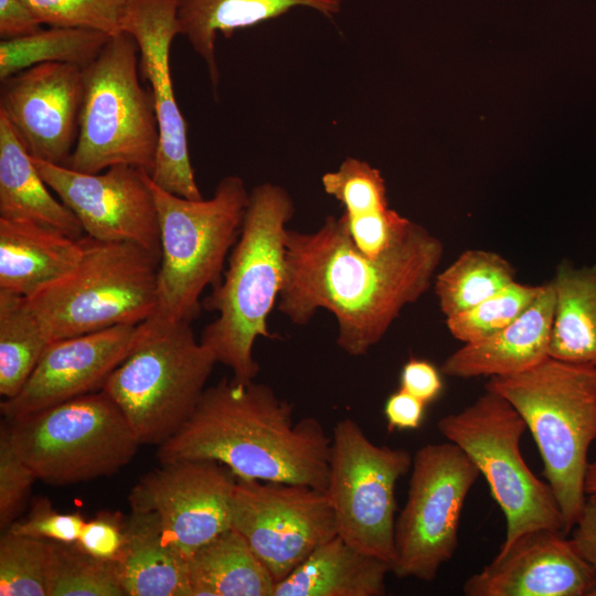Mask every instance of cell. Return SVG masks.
I'll use <instances>...</instances> for the list:
<instances>
[{"label":"cell","mask_w":596,"mask_h":596,"mask_svg":"<svg viewBox=\"0 0 596 596\" xmlns=\"http://www.w3.org/2000/svg\"><path fill=\"white\" fill-rule=\"evenodd\" d=\"M324 192L338 200L345 215L371 214L389 209L381 172L360 159L348 157L334 171L321 178Z\"/></svg>","instance_id":"34"},{"label":"cell","mask_w":596,"mask_h":596,"mask_svg":"<svg viewBox=\"0 0 596 596\" xmlns=\"http://www.w3.org/2000/svg\"><path fill=\"white\" fill-rule=\"evenodd\" d=\"M466 596H596V567L562 531L538 529L468 577Z\"/></svg>","instance_id":"18"},{"label":"cell","mask_w":596,"mask_h":596,"mask_svg":"<svg viewBox=\"0 0 596 596\" xmlns=\"http://www.w3.org/2000/svg\"><path fill=\"white\" fill-rule=\"evenodd\" d=\"M571 532L577 552L596 567V492L586 496L581 515Z\"/></svg>","instance_id":"43"},{"label":"cell","mask_w":596,"mask_h":596,"mask_svg":"<svg viewBox=\"0 0 596 596\" xmlns=\"http://www.w3.org/2000/svg\"><path fill=\"white\" fill-rule=\"evenodd\" d=\"M411 469L407 499L395 520L392 573L429 583L458 547L462 508L480 472L449 440L421 447Z\"/></svg>","instance_id":"11"},{"label":"cell","mask_w":596,"mask_h":596,"mask_svg":"<svg viewBox=\"0 0 596 596\" xmlns=\"http://www.w3.org/2000/svg\"><path fill=\"white\" fill-rule=\"evenodd\" d=\"M443 255V243L413 222L396 245L371 258L354 246L342 217L329 215L316 232L287 231L278 309L300 326L328 310L337 344L361 356L429 289Z\"/></svg>","instance_id":"1"},{"label":"cell","mask_w":596,"mask_h":596,"mask_svg":"<svg viewBox=\"0 0 596 596\" xmlns=\"http://www.w3.org/2000/svg\"><path fill=\"white\" fill-rule=\"evenodd\" d=\"M124 528L120 514L103 512L84 522L76 544L95 557L115 560L123 545Z\"/></svg>","instance_id":"39"},{"label":"cell","mask_w":596,"mask_h":596,"mask_svg":"<svg viewBox=\"0 0 596 596\" xmlns=\"http://www.w3.org/2000/svg\"><path fill=\"white\" fill-rule=\"evenodd\" d=\"M550 281L555 296L550 356L596 366V265L564 260Z\"/></svg>","instance_id":"26"},{"label":"cell","mask_w":596,"mask_h":596,"mask_svg":"<svg viewBox=\"0 0 596 596\" xmlns=\"http://www.w3.org/2000/svg\"><path fill=\"white\" fill-rule=\"evenodd\" d=\"M426 404L400 389L392 393L384 405V415L390 430L416 429L422 425Z\"/></svg>","instance_id":"42"},{"label":"cell","mask_w":596,"mask_h":596,"mask_svg":"<svg viewBox=\"0 0 596 596\" xmlns=\"http://www.w3.org/2000/svg\"><path fill=\"white\" fill-rule=\"evenodd\" d=\"M42 24L123 32L128 0H25Z\"/></svg>","instance_id":"35"},{"label":"cell","mask_w":596,"mask_h":596,"mask_svg":"<svg viewBox=\"0 0 596 596\" xmlns=\"http://www.w3.org/2000/svg\"><path fill=\"white\" fill-rule=\"evenodd\" d=\"M139 324H119L50 342L20 392L1 402L4 418L100 391L135 348Z\"/></svg>","instance_id":"19"},{"label":"cell","mask_w":596,"mask_h":596,"mask_svg":"<svg viewBox=\"0 0 596 596\" xmlns=\"http://www.w3.org/2000/svg\"><path fill=\"white\" fill-rule=\"evenodd\" d=\"M412 461L406 449L374 444L351 418L333 427L326 492L338 535L391 565L395 557L396 485Z\"/></svg>","instance_id":"12"},{"label":"cell","mask_w":596,"mask_h":596,"mask_svg":"<svg viewBox=\"0 0 596 596\" xmlns=\"http://www.w3.org/2000/svg\"><path fill=\"white\" fill-rule=\"evenodd\" d=\"M33 470L14 449L7 422L0 425V529H9L24 510L34 481Z\"/></svg>","instance_id":"36"},{"label":"cell","mask_w":596,"mask_h":596,"mask_svg":"<svg viewBox=\"0 0 596 596\" xmlns=\"http://www.w3.org/2000/svg\"><path fill=\"white\" fill-rule=\"evenodd\" d=\"M42 23L25 0H0V38L11 40L41 30Z\"/></svg>","instance_id":"41"},{"label":"cell","mask_w":596,"mask_h":596,"mask_svg":"<svg viewBox=\"0 0 596 596\" xmlns=\"http://www.w3.org/2000/svg\"><path fill=\"white\" fill-rule=\"evenodd\" d=\"M85 520L78 513L57 512L45 498H36L28 515L9 531L47 541L76 543Z\"/></svg>","instance_id":"38"},{"label":"cell","mask_w":596,"mask_h":596,"mask_svg":"<svg viewBox=\"0 0 596 596\" xmlns=\"http://www.w3.org/2000/svg\"><path fill=\"white\" fill-rule=\"evenodd\" d=\"M585 491L586 494L596 492V459L588 465L585 480Z\"/></svg>","instance_id":"44"},{"label":"cell","mask_w":596,"mask_h":596,"mask_svg":"<svg viewBox=\"0 0 596 596\" xmlns=\"http://www.w3.org/2000/svg\"><path fill=\"white\" fill-rule=\"evenodd\" d=\"M6 422L17 453L38 480L53 486L113 476L140 446L124 413L103 390Z\"/></svg>","instance_id":"9"},{"label":"cell","mask_w":596,"mask_h":596,"mask_svg":"<svg viewBox=\"0 0 596 596\" xmlns=\"http://www.w3.org/2000/svg\"><path fill=\"white\" fill-rule=\"evenodd\" d=\"M0 217L28 221L55 228L79 240L83 227L49 191L30 153L11 124L0 114Z\"/></svg>","instance_id":"25"},{"label":"cell","mask_w":596,"mask_h":596,"mask_svg":"<svg viewBox=\"0 0 596 596\" xmlns=\"http://www.w3.org/2000/svg\"><path fill=\"white\" fill-rule=\"evenodd\" d=\"M116 560L95 557L76 543L49 541L46 596H125Z\"/></svg>","instance_id":"31"},{"label":"cell","mask_w":596,"mask_h":596,"mask_svg":"<svg viewBox=\"0 0 596 596\" xmlns=\"http://www.w3.org/2000/svg\"><path fill=\"white\" fill-rule=\"evenodd\" d=\"M437 428L486 478L507 521L500 549L529 531L564 532V519L551 487L531 471L522 456L520 445L526 424L504 397L485 390L464 409L440 418Z\"/></svg>","instance_id":"10"},{"label":"cell","mask_w":596,"mask_h":596,"mask_svg":"<svg viewBox=\"0 0 596 596\" xmlns=\"http://www.w3.org/2000/svg\"><path fill=\"white\" fill-rule=\"evenodd\" d=\"M542 285L513 281L469 310L446 318L450 334L468 343L486 338L515 320L536 299Z\"/></svg>","instance_id":"32"},{"label":"cell","mask_w":596,"mask_h":596,"mask_svg":"<svg viewBox=\"0 0 596 596\" xmlns=\"http://www.w3.org/2000/svg\"><path fill=\"white\" fill-rule=\"evenodd\" d=\"M331 436L315 417L294 419V405L266 384L224 377L203 392L183 426L158 446L160 464L215 460L237 479L326 490Z\"/></svg>","instance_id":"2"},{"label":"cell","mask_w":596,"mask_h":596,"mask_svg":"<svg viewBox=\"0 0 596 596\" xmlns=\"http://www.w3.org/2000/svg\"><path fill=\"white\" fill-rule=\"evenodd\" d=\"M83 254L79 240L34 222L0 217V289L30 298L63 280Z\"/></svg>","instance_id":"21"},{"label":"cell","mask_w":596,"mask_h":596,"mask_svg":"<svg viewBox=\"0 0 596 596\" xmlns=\"http://www.w3.org/2000/svg\"><path fill=\"white\" fill-rule=\"evenodd\" d=\"M49 541L4 530L0 539V595L46 596Z\"/></svg>","instance_id":"33"},{"label":"cell","mask_w":596,"mask_h":596,"mask_svg":"<svg viewBox=\"0 0 596 596\" xmlns=\"http://www.w3.org/2000/svg\"><path fill=\"white\" fill-rule=\"evenodd\" d=\"M148 182L157 205L161 247L157 308L148 319L192 323L201 312L203 290L223 278L249 192L237 175L224 177L207 200L172 194L155 184L150 175Z\"/></svg>","instance_id":"5"},{"label":"cell","mask_w":596,"mask_h":596,"mask_svg":"<svg viewBox=\"0 0 596 596\" xmlns=\"http://www.w3.org/2000/svg\"><path fill=\"white\" fill-rule=\"evenodd\" d=\"M400 383L402 390L428 404L443 391L441 372L433 363L411 358L402 368Z\"/></svg>","instance_id":"40"},{"label":"cell","mask_w":596,"mask_h":596,"mask_svg":"<svg viewBox=\"0 0 596 596\" xmlns=\"http://www.w3.org/2000/svg\"><path fill=\"white\" fill-rule=\"evenodd\" d=\"M485 390L524 419L570 533L586 500L587 455L596 440V366L549 356L522 373L489 377Z\"/></svg>","instance_id":"4"},{"label":"cell","mask_w":596,"mask_h":596,"mask_svg":"<svg viewBox=\"0 0 596 596\" xmlns=\"http://www.w3.org/2000/svg\"><path fill=\"white\" fill-rule=\"evenodd\" d=\"M294 211L283 187L269 182L255 187L223 278L202 301V308L219 316L200 341L240 382H252L258 374L253 356L256 339L274 337L267 317L284 285L286 224Z\"/></svg>","instance_id":"3"},{"label":"cell","mask_w":596,"mask_h":596,"mask_svg":"<svg viewBox=\"0 0 596 596\" xmlns=\"http://www.w3.org/2000/svg\"><path fill=\"white\" fill-rule=\"evenodd\" d=\"M83 254L63 280L25 298L50 342L119 324L157 308L160 256L130 242L79 238Z\"/></svg>","instance_id":"6"},{"label":"cell","mask_w":596,"mask_h":596,"mask_svg":"<svg viewBox=\"0 0 596 596\" xmlns=\"http://www.w3.org/2000/svg\"><path fill=\"white\" fill-rule=\"evenodd\" d=\"M390 572L391 563L337 535L276 583L273 596H383Z\"/></svg>","instance_id":"23"},{"label":"cell","mask_w":596,"mask_h":596,"mask_svg":"<svg viewBox=\"0 0 596 596\" xmlns=\"http://www.w3.org/2000/svg\"><path fill=\"white\" fill-rule=\"evenodd\" d=\"M555 296L551 281L515 320L477 341L462 343L440 366L457 379L507 376L528 371L550 356Z\"/></svg>","instance_id":"20"},{"label":"cell","mask_w":596,"mask_h":596,"mask_svg":"<svg viewBox=\"0 0 596 596\" xmlns=\"http://www.w3.org/2000/svg\"><path fill=\"white\" fill-rule=\"evenodd\" d=\"M343 0H179V33L204 61L215 95L220 84L216 36L277 18L295 7L312 9L328 19L341 12Z\"/></svg>","instance_id":"22"},{"label":"cell","mask_w":596,"mask_h":596,"mask_svg":"<svg viewBox=\"0 0 596 596\" xmlns=\"http://www.w3.org/2000/svg\"><path fill=\"white\" fill-rule=\"evenodd\" d=\"M110 35L91 29L50 26L0 41V81L42 63H66L81 68L102 52Z\"/></svg>","instance_id":"28"},{"label":"cell","mask_w":596,"mask_h":596,"mask_svg":"<svg viewBox=\"0 0 596 596\" xmlns=\"http://www.w3.org/2000/svg\"><path fill=\"white\" fill-rule=\"evenodd\" d=\"M41 177L79 221L84 234L103 242H130L161 258L156 201L143 170L116 164L83 173L31 157Z\"/></svg>","instance_id":"15"},{"label":"cell","mask_w":596,"mask_h":596,"mask_svg":"<svg viewBox=\"0 0 596 596\" xmlns=\"http://www.w3.org/2000/svg\"><path fill=\"white\" fill-rule=\"evenodd\" d=\"M231 528L246 540L275 583L338 535L326 490L251 479H237Z\"/></svg>","instance_id":"13"},{"label":"cell","mask_w":596,"mask_h":596,"mask_svg":"<svg viewBox=\"0 0 596 596\" xmlns=\"http://www.w3.org/2000/svg\"><path fill=\"white\" fill-rule=\"evenodd\" d=\"M190 596H273L275 581L246 540L230 528L189 557Z\"/></svg>","instance_id":"27"},{"label":"cell","mask_w":596,"mask_h":596,"mask_svg":"<svg viewBox=\"0 0 596 596\" xmlns=\"http://www.w3.org/2000/svg\"><path fill=\"white\" fill-rule=\"evenodd\" d=\"M138 54L135 39L121 32L83 68L79 130L68 168L98 173L128 164L151 174L159 125L151 88L139 81Z\"/></svg>","instance_id":"8"},{"label":"cell","mask_w":596,"mask_h":596,"mask_svg":"<svg viewBox=\"0 0 596 596\" xmlns=\"http://www.w3.org/2000/svg\"><path fill=\"white\" fill-rule=\"evenodd\" d=\"M515 268L503 256L467 249L435 276V294L445 318L471 309L515 281Z\"/></svg>","instance_id":"30"},{"label":"cell","mask_w":596,"mask_h":596,"mask_svg":"<svg viewBox=\"0 0 596 596\" xmlns=\"http://www.w3.org/2000/svg\"><path fill=\"white\" fill-rule=\"evenodd\" d=\"M341 217L354 246L371 258L396 245L413 223L390 207L364 215L342 214Z\"/></svg>","instance_id":"37"},{"label":"cell","mask_w":596,"mask_h":596,"mask_svg":"<svg viewBox=\"0 0 596 596\" xmlns=\"http://www.w3.org/2000/svg\"><path fill=\"white\" fill-rule=\"evenodd\" d=\"M83 91V68L36 64L1 81L0 114L31 157L67 167L78 136Z\"/></svg>","instance_id":"17"},{"label":"cell","mask_w":596,"mask_h":596,"mask_svg":"<svg viewBox=\"0 0 596 596\" xmlns=\"http://www.w3.org/2000/svg\"><path fill=\"white\" fill-rule=\"evenodd\" d=\"M50 341L25 297L0 289V394L15 396Z\"/></svg>","instance_id":"29"},{"label":"cell","mask_w":596,"mask_h":596,"mask_svg":"<svg viewBox=\"0 0 596 596\" xmlns=\"http://www.w3.org/2000/svg\"><path fill=\"white\" fill-rule=\"evenodd\" d=\"M115 560L128 596H190L189 558L167 543L155 512H131Z\"/></svg>","instance_id":"24"},{"label":"cell","mask_w":596,"mask_h":596,"mask_svg":"<svg viewBox=\"0 0 596 596\" xmlns=\"http://www.w3.org/2000/svg\"><path fill=\"white\" fill-rule=\"evenodd\" d=\"M138 341L108 376L103 391L124 413L140 445L173 436L196 407L216 362L191 322L139 324Z\"/></svg>","instance_id":"7"},{"label":"cell","mask_w":596,"mask_h":596,"mask_svg":"<svg viewBox=\"0 0 596 596\" xmlns=\"http://www.w3.org/2000/svg\"><path fill=\"white\" fill-rule=\"evenodd\" d=\"M237 478L215 460L163 462L128 494L131 512L158 514L163 538L185 557L231 528Z\"/></svg>","instance_id":"14"},{"label":"cell","mask_w":596,"mask_h":596,"mask_svg":"<svg viewBox=\"0 0 596 596\" xmlns=\"http://www.w3.org/2000/svg\"><path fill=\"white\" fill-rule=\"evenodd\" d=\"M179 0H128L123 32L139 49L140 75L150 84L159 125V147L150 178L159 188L190 200L203 199L190 160L187 123L170 73V50L180 34Z\"/></svg>","instance_id":"16"}]
</instances>
